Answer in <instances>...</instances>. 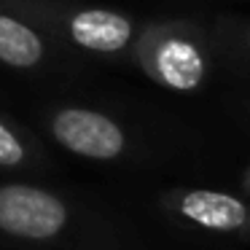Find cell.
Wrapping results in <instances>:
<instances>
[{
	"instance_id": "2",
	"label": "cell",
	"mask_w": 250,
	"mask_h": 250,
	"mask_svg": "<svg viewBox=\"0 0 250 250\" xmlns=\"http://www.w3.org/2000/svg\"><path fill=\"white\" fill-rule=\"evenodd\" d=\"M132 57L153 83L169 92H199L210 76L212 43L194 22L167 19L137 30Z\"/></svg>"
},
{
	"instance_id": "9",
	"label": "cell",
	"mask_w": 250,
	"mask_h": 250,
	"mask_svg": "<svg viewBox=\"0 0 250 250\" xmlns=\"http://www.w3.org/2000/svg\"><path fill=\"white\" fill-rule=\"evenodd\" d=\"M242 191H248V194H250V167L245 169V175H242Z\"/></svg>"
},
{
	"instance_id": "7",
	"label": "cell",
	"mask_w": 250,
	"mask_h": 250,
	"mask_svg": "<svg viewBox=\"0 0 250 250\" xmlns=\"http://www.w3.org/2000/svg\"><path fill=\"white\" fill-rule=\"evenodd\" d=\"M33 137L22 132L8 116L0 113V169H24L38 162Z\"/></svg>"
},
{
	"instance_id": "5",
	"label": "cell",
	"mask_w": 250,
	"mask_h": 250,
	"mask_svg": "<svg viewBox=\"0 0 250 250\" xmlns=\"http://www.w3.org/2000/svg\"><path fill=\"white\" fill-rule=\"evenodd\" d=\"M162 207L175 221L210 234L250 242V194L221 188H172L162 194Z\"/></svg>"
},
{
	"instance_id": "6",
	"label": "cell",
	"mask_w": 250,
	"mask_h": 250,
	"mask_svg": "<svg viewBox=\"0 0 250 250\" xmlns=\"http://www.w3.org/2000/svg\"><path fill=\"white\" fill-rule=\"evenodd\" d=\"M49 35L6 3H0V65L14 70H38L49 62Z\"/></svg>"
},
{
	"instance_id": "3",
	"label": "cell",
	"mask_w": 250,
	"mask_h": 250,
	"mask_svg": "<svg viewBox=\"0 0 250 250\" xmlns=\"http://www.w3.org/2000/svg\"><path fill=\"white\" fill-rule=\"evenodd\" d=\"M73 210L60 194L33 183H0V234L19 242L49 245L62 239Z\"/></svg>"
},
{
	"instance_id": "8",
	"label": "cell",
	"mask_w": 250,
	"mask_h": 250,
	"mask_svg": "<svg viewBox=\"0 0 250 250\" xmlns=\"http://www.w3.org/2000/svg\"><path fill=\"white\" fill-rule=\"evenodd\" d=\"M215 41L226 54H239L242 60L250 62V22H237V19H226L218 24Z\"/></svg>"
},
{
	"instance_id": "1",
	"label": "cell",
	"mask_w": 250,
	"mask_h": 250,
	"mask_svg": "<svg viewBox=\"0 0 250 250\" xmlns=\"http://www.w3.org/2000/svg\"><path fill=\"white\" fill-rule=\"evenodd\" d=\"M17 14L43 30L51 41L67 43L97 57H116L132 51L137 19L116 8L78 6L70 0H0Z\"/></svg>"
},
{
	"instance_id": "4",
	"label": "cell",
	"mask_w": 250,
	"mask_h": 250,
	"mask_svg": "<svg viewBox=\"0 0 250 250\" xmlns=\"http://www.w3.org/2000/svg\"><path fill=\"white\" fill-rule=\"evenodd\" d=\"M46 132L60 148L89 162H116L129 153L126 129L103 110L62 105L46 119Z\"/></svg>"
}]
</instances>
